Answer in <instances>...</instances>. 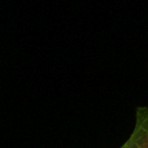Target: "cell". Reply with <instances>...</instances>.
<instances>
[{"mask_svg": "<svg viewBox=\"0 0 148 148\" xmlns=\"http://www.w3.org/2000/svg\"><path fill=\"white\" fill-rule=\"evenodd\" d=\"M121 148H148V107L136 109L134 130Z\"/></svg>", "mask_w": 148, "mask_h": 148, "instance_id": "6da1fadb", "label": "cell"}]
</instances>
